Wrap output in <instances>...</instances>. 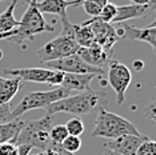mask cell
<instances>
[{"label":"cell","mask_w":156,"mask_h":155,"mask_svg":"<svg viewBox=\"0 0 156 155\" xmlns=\"http://www.w3.org/2000/svg\"><path fill=\"white\" fill-rule=\"evenodd\" d=\"M36 2L37 0H30L28 2L27 11L23 13V17L19 20V26L13 31V35L8 39V41L24 45L32 40L36 35L45 32V31L52 32L55 30L54 26H49L45 22L43 13L37 9Z\"/></svg>","instance_id":"2"},{"label":"cell","mask_w":156,"mask_h":155,"mask_svg":"<svg viewBox=\"0 0 156 155\" xmlns=\"http://www.w3.org/2000/svg\"><path fill=\"white\" fill-rule=\"evenodd\" d=\"M2 59H3V51L0 50V60H2Z\"/></svg>","instance_id":"36"},{"label":"cell","mask_w":156,"mask_h":155,"mask_svg":"<svg viewBox=\"0 0 156 155\" xmlns=\"http://www.w3.org/2000/svg\"><path fill=\"white\" fill-rule=\"evenodd\" d=\"M108 100L105 92L101 91H86L77 95H69L55 103L45 107L48 115H55L58 112H67L72 115H84L95 111L96 108L107 107Z\"/></svg>","instance_id":"1"},{"label":"cell","mask_w":156,"mask_h":155,"mask_svg":"<svg viewBox=\"0 0 156 155\" xmlns=\"http://www.w3.org/2000/svg\"><path fill=\"white\" fill-rule=\"evenodd\" d=\"M13 31H11V32H0V40H8V39L13 35Z\"/></svg>","instance_id":"32"},{"label":"cell","mask_w":156,"mask_h":155,"mask_svg":"<svg viewBox=\"0 0 156 155\" xmlns=\"http://www.w3.org/2000/svg\"><path fill=\"white\" fill-rule=\"evenodd\" d=\"M0 155H17V147L11 142L0 144Z\"/></svg>","instance_id":"27"},{"label":"cell","mask_w":156,"mask_h":155,"mask_svg":"<svg viewBox=\"0 0 156 155\" xmlns=\"http://www.w3.org/2000/svg\"><path fill=\"white\" fill-rule=\"evenodd\" d=\"M19 4L17 0H12L3 13H0V32H11L19 26V20L15 19V8Z\"/></svg>","instance_id":"19"},{"label":"cell","mask_w":156,"mask_h":155,"mask_svg":"<svg viewBox=\"0 0 156 155\" xmlns=\"http://www.w3.org/2000/svg\"><path fill=\"white\" fill-rule=\"evenodd\" d=\"M17 2H19V3H20V2H26V3H28L30 0H17Z\"/></svg>","instance_id":"38"},{"label":"cell","mask_w":156,"mask_h":155,"mask_svg":"<svg viewBox=\"0 0 156 155\" xmlns=\"http://www.w3.org/2000/svg\"><path fill=\"white\" fill-rule=\"evenodd\" d=\"M44 66L49 70L62 71L64 74H95V75H98V76H103L105 74L104 68L88 64V63L84 62L77 54L64 56V58L56 59V60L45 62Z\"/></svg>","instance_id":"8"},{"label":"cell","mask_w":156,"mask_h":155,"mask_svg":"<svg viewBox=\"0 0 156 155\" xmlns=\"http://www.w3.org/2000/svg\"><path fill=\"white\" fill-rule=\"evenodd\" d=\"M119 39H127V40H139L150 44L152 50L156 48V22H152L145 28H136L129 24H122L119 30H116Z\"/></svg>","instance_id":"10"},{"label":"cell","mask_w":156,"mask_h":155,"mask_svg":"<svg viewBox=\"0 0 156 155\" xmlns=\"http://www.w3.org/2000/svg\"><path fill=\"white\" fill-rule=\"evenodd\" d=\"M23 80L19 78H3V82L0 84V104L11 103L15 95L23 86Z\"/></svg>","instance_id":"16"},{"label":"cell","mask_w":156,"mask_h":155,"mask_svg":"<svg viewBox=\"0 0 156 155\" xmlns=\"http://www.w3.org/2000/svg\"><path fill=\"white\" fill-rule=\"evenodd\" d=\"M67 136H68V132H67V128L64 124H56L52 126L51 130H49V140L54 143H62Z\"/></svg>","instance_id":"22"},{"label":"cell","mask_w":156,"mask_h":155,"mask_svg":"<svg viewBox=\"0 0 156 155\" xmlns=\"http://www.w3.org/2000/svg\"><path fill=\"white\" fill-rule=\"evenodd\" d=\"M95 78L99 76L95 74H64L60 87L68 91L86 92L91 90V83Z\"/></svg>","instance_id":"15"},{"label":"cell","mask_w":156,"mask_h":155,"mask_svg":"<svg viewBox=\"0 0 156 155\" xmlns=\"http://www.w3.org/2000/svg\"><path fill=\"white\" fill-rule=\"evenodd\" d=\"M84 24L90 26L94 32V41L101 45L105 51H112V47L119 40L116 34V28L111 23H104L98 17H92L91 20L84 22Z\"/></svg>","instance_id":"9"},{"label":"cell","mask_w":156,"mask_h":155,"mask_svg":"<svg viewBox=\"0 0 156 155\" xmlns=\"http://www.w3.org/2000/svg\"><path fill=\"white\" fill-rule=\"evenodd\" d=\"M147 139L148 136L143 135V134H139V135L127 134V135H122L119 138L109 139L108 142L104 143V147L107 150L115 151L120 155H135L141 142H144Z\"/></svg>","instance_id":"11"},{"label":"cell","mask_w":156,"mask_h":155,"mask_svg":"<svg viewBox=\"0 0 156 155\" xmlns=\"http://www.w3.org/2000/svg\"><path fill=\"white\" fill-rule=\"evenodd\" d=\"M81 5H83L84 11H86L87 15H90L91 17H96L99 16V13H100L101 5H99L98 3H94V2H83L81 3Z\"/></svg>","instance_id":"26"},{"label":"cell","mask_w":156,"mask_h":155,"mask_svg":"<svg viewBox=\"0 0 156 155\" xmlns=\"http://www.w3.org/2000/svg\"><path fill=\"white\" fill-rule=\"evenodd\" d=\"M73 40L79 47H88L94 43V32L87 24H73Z\"/></svg>","instance_id":"20"},{"label":"cell","mask_w":156,"mask_h":155,"mask_svg":"<svg viewBox=\"0 0 156 155\" xmlns=\"http://www.w3.org/2000/svg\"><path fill=\"white\" fill-rule=\"evenodd\" d=\"M5 75L12 78H19L23 82H32V83H47L51 80L55 70L43 68V67H27V68H11L4 70Z\"/></svg>","instance_id":"12"},{"label":"cell","mask_w":156,"mask_h":155,"mask_svg":"<svg viewBox=\"0 0 156 155\" xmlns=\"http://www.w3.org/2000/svg\"><path fill=\"white\" fill-rule=\"evenodd\" d=\"M133 4H139V5H145V4H150L154 0H131Z\"/></svg>","instance_id":"34"},{"label":"cell","mask_w":156,"mask_h":155,"mask_svg":"<svg viewBox=\"0 0 156 155\" xmlns=\"http://www.w3.org/2000/svg\"><path fill=\"white\" fill-rule=\"evenodd\" d=\"M27 119L16 118L13 121H9L7 123H0V144L12 142L16 138V135L22 130Z\"/></svg>","instance_id":"18"},{"label":"cell","mask_w":156,"mask_h":155,"mask_svg":"<svg viewBox=\"0 0 156 155\" xmlns=\"http://www.w3.org/2000/svg\"><path fill=\"white\" fill-rule=\"evenodd\" d=\"M71 95V91L63 88V87H58V88H52L49 91H34L27 95L20 100V103L12 108L11 111V118L16 119L20 115L26 114V112L35 110V108H45L49 104L55 103L63 98H67Z\"/></svg>","instance_id":"5"},{"label":"cell","mask_w":156,"mask_h":155,"mask_svg":"<svg viewBox=\"0 0 156 155\" xmlns=\"http://www.w3.org/2000/svg\"><path fill=\"white\" fill-rule=\"evenodd\" d=\"M54 115H45L41 119L26 121L22 130L12 140L15 146H27L30 149H39L44 151L49 146V130L52 127Z\"/></svg>","instance_id":"4"},{"label":"cell","mask_w":156,"mask_h":155,"mask_svg":"<svg viewBox=\"0 0 156 155\" xmlns=\"http://www.w3.org/2000/svg\"><path fill=\"white\" fill-rule=\"evenodd\" d=\"M107 155H120V154L115 153V151H111V150H107Z\"/></svg>","instance_id":"35"},{"label":"cell","mask_w":156,"mask_h":155,"mask_svg":"<svg viewBox=\"0 0 156 155\" xmlns=\"http://www.w3.org/2000/svg\"><path fill=\"white\" fill-rule=\"evenodd\" d=\"M107 66H108L107 70L108 83L116 95V103L122 106L124 100H126V92L128 86L131 84L132 75H131L128 67L123 64V63H120L119 60H116V59H111Z\"/></svg>","instance_id":"7"},{"label":"cell","mask_w":156,"mask_h":155,"mask_svg":"<svg viewBox=\"0 0 156 155\" xmlns=\"http://www.w3.org/2000/svg\"><path fill=\"white\" fill-rule=\"evenodd\" d=\"M104 155H107V153H105V154H104Z\"/></svg>","instance_id":"40"},{"label":"cell","mask_w":156,"mask_h":155,"mask_svg":"<svg viewBox=\"0 0 156 155\" xmlns=\"http://www.w3.org/2000/svg\"><path fill=\"white\" fill-rule=\"evenodd\" d=\"M115 15H116V5L108 2L107 4L101 8L99 16H96V17H98V19H100L101 22H104V23H112Z\"/></svg>","instance_id":"24"},{"label":"cell","mask_w":156,"mask_h":155,"mask_svg":"<svg viewBox=\"0 0 156 155\" xmlns=\"http://www.w3.org/2000/svg\"><path fill=\"white\" fill-rule=\"evenodd\" d=\"M63 76H64V72L55 71V74L52 75V78H51V80L48 82V84L49 86H52V87H60L62 80H63Z\"/></svg>","instance_id":"28"},{"label":"cell","mask_w":156,"mask_h":155,"mask_svg":"<svg viewBox=\"0 0 156 155\" xmlns=\"http://www.w3.org/2000/svg\"><path fill=\"white\" fill-rule=\"evenodd\" d=\"M83 2H94V3H98L99 5L104 7L108 3V0H69V7H79L81 5Z\"/></svg>","instance_id":"29"},{"label":"cell","mask_w":156,"mask_h":155,"mask_svg":"<svg viewBox=\"0 0 156 155\" xmlns=\"http://www.w3.org/2000/svg\"><path fill=\"white\" fill-rule=\"evenodd\" d=\"M145 116H148V118L152 119V121L156 119V116H155V102L154 100H151L150 104H148L147 111H145Z\"/></svg>","instance_id":"30"},{"label":"cell","mask_w":156,"mask_h":155,"mask_svg":"<svg viewBox=\"0 0 156 155\" xmlns=\"http://www.w3.org/2000/svg\"><path fill=\"white\" fill-rule=\"evenodd\" d=\"M64 126L67 128L68 135L80 136V135H83V132H84V123H83V121H81L80 118H77V116L71 118Z\"/></svg>","instance_id":"21"},{"label":"cell","mask_w":156,"mask_h":155,"mask_svg":"<svg viewBox=\"0 0 156 155\" xmlns=\"http://www.w3.org/2000/svg\"><path fill=\"white\" fill-rule=\"evenodd\" d=\"M135 155H156V142L150 138L141 142Z\"/></svg>","instance_id":"25"},{"label":"cell","mask_w":156,"mask_h":155,"mask_svg":"<svg viewBox=\"0 0 156 155\" xmlns=\"http://www.w3.org/2000/svg\"><path fill=\"white\" fill-rule=\"evenodd\" d=\"M0 2H3V0H0Z\"/></svg>","instance_id":"41"},{"label":"cell","mask_w":156,"mask_h":155,"mask_svg":"<svg viewBox=\"0 0 156 155\" xmlns=\"http://www.w3.org/2000/svg\"><path fill=\"white\" fill-rule=\"evenodd\" d=\"M77 55L84 62H87L88 64L94 67H100V68L105 70V67H107L109 60H111L112 51H105L101 45H99L98 43L94 41L88 47H80L79 51H77Z\"/></svg>","instance_id":"13"},{"label":"cell","mask_w":156,"mask_h":155,"mask_svg":"<svg viewBox=\"0 0 156 155\" xmlns=\"http://www.w3.org/2000/svg\"><path fill=\"white\" fill-rule=\"evenodd\" d=\"M79 48L80 47L76 44V41L72 38L60 34L58 38L49 40L43 47L39 48L37 58L41 63H45L49 60H56V59L64 58V56L77 54Z\"/></svg>","instance_id":"6"},{"label":"cell","mask_w":156,"mask_h":155,"mask_svg":"<svg viewBox=\"0 0 156 155\" xmlns=\"http://www.w3.org/2000/svg\"><path fill=\"white\" fill-rule=\"evenodd\" d=\"M155 0L150 4L139 5V4H131V5H116V15L112 20V24L124 23L129 19H139V17H145L148 12L154 8Z\"/></svg>","instance_id":"14"},{"label":"cell","mask_w":156,"mask_h":155,"mask_svg":"<svg viewBox=\"0 0 156 155\" xmlns=\"http://www.w3.org/2000/svg\"><path fill=\"white\" fill-rule=\"evenodd\" d=\"M2 82H3V78H2V76H0V84H2Z\"/></svg>","instance_id":"39"},{"label":"cell","mask_w":156,"mask_h":155,"mask_svg":"<svg viewBox=\"0 0 156 155\" xmlns=\"http://www.w3.org/2000/svg\"><path fill=\"white\" fill-rule=\"evenodd\" d=\"M60 144H62V147H63V149H64L66 151L75 154V153H77V151L81 149V139L79 138V136L68 135Z\"/></svg>","instance_id":"23"},{"label":"cell","mask_w":156,"mask_h":155,"mask_svg":"<svg viewBox=\"0 0 156 155\" xmlns=\"http://www.w3.org/2000/svg\"><path fill=\"white\" fill-rule=\"evenodd\" d=\"M132 67H133V70L136 72H141V71H143V68H144V63L141 60H133Z\"/></svg>","instance_id":"31"},{"label":"cell","mask_w":156,"mask_h":155,"mask_svg":"<svg viewBox=\"0 0 156 155\" xmlns=\"http://www.w3.org/2000/svg\"><path fill=\"white\" fill-rule=\"evenodd\" d=\"M127 134L139 135L140 131L128 119L123 118V116L115 114V112L108 111L105 107L99 108V114L95 119L94 131L91 132V136L115 139L122 135H127Z\"/></svg>","instance_id":"3"},{"label":"cell","mask_w":156,"mask_h":155,"mask_svg":"<svg viewBox=\"0 0 156 155\" xmlns=\"http://www.w3.org/2000/svg\"><path fill=\"white\" fill-rule=\"evenodd\" d=\"M34 155H44V153L41 151V153H37V154H34Z\"/></svg>","instance_id":"37"},{"label":"cell","mask_w":156,"mask_h":155,"mask_svg":"<svg viewBox=\"0 0 156 155\" xmlns=\"http://www.w3.org/2000/svg\"><path fill=\"white\" fill-rule=\"evenodd\" d=\"M58 153H59V155H75V154H72V153H68V151H66L62 147V144H59L58 143Z\"/></svg>","instance_id":"33"},{"label":"cell","mask_w":156,"mask_h":155,"mask_svg":"<svg viewBox=\"0 0 156 155\" xmlns=\"http://www.w3.org/2000/svg\"><path fill=\"white\" fill-rule=\"evenodd\" d=\"M36 7L41 13L67 16V8L69 7V0H41L36 2Z\"/></svg>","instance_id":"17"}]
</instances>
